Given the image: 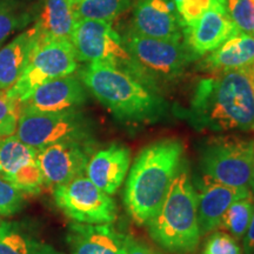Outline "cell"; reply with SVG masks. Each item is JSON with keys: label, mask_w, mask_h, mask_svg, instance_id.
Segmentation results:
<instances>
[{"label": "cell", "mask_w": 254, "mask_h": 254, "mask_svg": "<svg viewBox=\"0 0 254 254\" xmlns=\"http://www.w3.org/2000/svg\"><path fill=\"white\" fill-rule=\"evenodd\" d=\"M66 240L71 254H125L124 234L111 224L74 222L69 226Z\"/></svg>", "instance_id": "18"}, {"label": "cell", "mask_w": 254, "mask_h": 254, "mask_svg": "<svg viewBox=\"0 0 254 254\" xmlns=\"http://www.w3.org/2000/svg\"><path fill=\"white\" fill-rule=\"evenodd\" d=\"M238 30L228 17L225 4H215L194 24L183 27V43L195 60L218 49Z\"/></svg>", "instance_id": "14"}, {"label": "cell", "mask_w": 254, "mask_h": 254, "mask_svg": "<svg viewBox=\"0 0 254 254\" xmlns=\"http://www.w3.org/2000/svg\"><path fill=\"white\" fill-rule=\"evenodd\" d=\"M244 239V254H254V212Z\"/></svg>", "instance_id": "32"}, {"label": "cell", "mask_w": 254, "mask_h": 254, "mask_svg": "<svg viewBox=\"0 0 254 254\" xmlns=\"http://www.w3.org/2000/svg\"><path fill=\"white\" fill-rule=\"evenodd\" d=\"M0 254H60L32 234L26 225L0 220Z\"/></svg>", "instance_id": "22"}, {"label": "cell", "mask_w": 254, "mask_h": 254, "mask_svg": "<svg viewBox=\"0 0 254 254\" xmlns=\"http://www.w3.org/2000/svg\"><path fill=\"white\" fill-rule=\"evenodd\" d=\"M173 1H174V4H176V5H178V4H179V2H180V1H182V0H173Z\"/></svg>", "instance_id": "36"}, {"label": "cell", "mask_w": 254, "mask_h": 254, "mask_svg": "<svg viewBox=\"0 0 254 254\" xmlns=\"http://www.w3.org/2000/svg\"><path fill=\"white\" fill-rule=\"evenodd\" d=\"M215 4H224V0H182L177 5L183 27L190 26Z\"/></svg>", "instance_id": "30"}, {"label": "cell", "mask_w": 254, "mask_h": 254, "mask_svg": "<svg viewBox=\"0 0 254 254\" xmlns=\"http://www.w3.org/2000/svg\"><path fill=\"white\" fill-rule=\"evenodd\" d=\"M131 152L124 145L112 144L91 155L86 170V177L104 190L112 195L123 185L129 171Z\"/></svg>", "instance_id": "17"}, {"label": "cell", "mask_w": 254, "mask_h": 254, "mask_svg": "<svg viewBox=\"0 0 254 254\" xmlns=\"http://www.w3.org/2000/svg\"><path fill=\"white\" fill-rule=\"evenodd\" d=\"M146 225L152 239L170 252L187 253L198 247L201 234L196 192L185 167L180 168L159 211Z\"/></svg>", "instance_id": "4"}, {"label": "cell", "mask_w": 254, "mask_h": 254, "mask_svg": "<svg viewBox=\"0 0 254 254\" xmlns=\"http://www.w3.org/2000/svg\"><path fill=\"white\" fill-rule=\"evenodd\" d=\"M201 254H243L237 239L224 231H217L207 238Z\"/></svg>", "instance_id": "29"}, {"label": "cell", "mask_w": 254, "mask_h": 254, "mask_svg": "<svg viewBox=\"0 0 254 254\" xmlns=\"http://www.w3.org/2000/svg\"><path fill=\"white\" fill-rule=\"evenodd\" d=\"M254 212V199L252 194L233 202L221 219L219 228L239 240L245 237L252 220Z\"/></svg>", "instance_id": "25"}, {"label": "cell", "mask_w": 254, "mask_h": 254, "mask_svg": "<svg viewBox=\"0 0 254 254\" xmlns=\"http://www.w3.org/2000/svg\"><path fill=\"white\" fill-rule=\"evenodd\" d=\"M196 207L200 234L204 236L220 226L221 219L228 207L238 200L251 195L249 189H236L221 185L205 178L196 190Z\"/></svg>", "instance_id": "16"}, {"label": "cell", "mask_w": 254, "mask_h": 254, "mask_svg": "<svg viewBox=\"0 0 254 254\" xmlns=\"http://www.w3.org/2000/svg\"><path fill=\"white\" fill-rule=\"evenodd\" d=\"M252 82H253V87H254V64L252 65Z\"/></svg>", "instance_id": "34"}, {"label": "cell", "mask_w": 254, "mask_h": 254, "mask_svg": "<svg viewBox=\"0 0 254 254\" xmlns=\"http://www.w3.org/2000/svg\"><path fill=\"white\" fill-rule=\"evenodd\" d=\"M90 158L88 142L62 141L38 151V164L45 186L55 189L85 174Z\"/></svg>", "instance_id": "12"}, {"label": "cell", "mask_w": 254, "mask_h": 254, "mask_svg": "<svg viewBox=\"0 0 254 254\" xmlns=\"http://www.w3.org/2000/svg\"><path fill=\"white\" fill-rule=\"evenodd\" d=\"M254 155V140L224 136L208 141L200 157L205 178L221 185L249 189Z\"/></svg>", "instance_id": "8"}, {"label": "cell", "mask_w": 254, "mask_h": 254, "mask_svg": "<svg viewBox=\"0 0 254 254\" xmlns=\"http://www.w3.org/2000/svg\"><path fill=\"white\" fill-rule=\"evenodd\" d=\"M68 1H71L73 5H75V4H78V2L80 1V0H68Z\"/></svg>", "instance_id": "35"}, {"label": "cell", "mask_w": 254, "mask_h": 254, "mask_svg": "<svg viewBox=\"0 0 254 254\" xmlns=\"http://www.w3.org/2000/svg\"><path fill=\"white\" fill-rule=\"evenodd\" d=\"M56 205L73 221L87 225L112 224L117 204L85 174L53 189Z\"/></svg>", "instance_id": "10"}, {"label": "cell", "mask_w": 254, "mask_h": 254, "mask_svg": "<svg viewBox=\"0 0 254 254\" xmlns=\"http://www.w3.org/2000/svg\"><path fill=\"white\" fill-rule=\"evenodd\" d=\"M15 132L37 151L62 141L90 142L92 135L90 120L78 110L39 112L26 107H21Z\"/></svg>", "instance_id": "6"}, {"label": "cell", "mask_w": 254, "mask_h": 254, "mask_svg": "<svg viewBox=\"0 0 254 254\" xmlns=\"http://www.w3.org/2000/svg\"><path fill=\"white\" fill-rule=\"evenodd\" d=\"M85 85L74 75L53 79L40 85L21 107L39 112H64L77 110L87 100Z\"/></svg>", "instance_id": "15"}, {"label": "cell", "mask_w": 254, "mask_h": 254, "mask_svg": "<svg viewBox=\"0 0 254 254\" xmlns=\"http://www.w3.org/2000/svg\"><path fill=\"white\" fill-rule=\"evenodd\" d=\"M254 64V36L238 30L228 39L204 57L199 63L202 71L224 73L252 66Z\"/></svg>", "instance_id": "19"}, {"label": "cell", "mask_w": 254, "mask_h": 254, "mask_svg": "<svg viewBox=\"0 0 254 254\" xmlns=\"http://www.w3.org/2000/svg\"><path fill=\"white\" fill-rule=\"evenodd\" d=\"M253 36H254V28H253Z\"/></svg>", "instance_id": "37"}, {"label": "cell", "mask_w": 254, "mask_h": 254, "mask_svg": "<svg viewBox=\"0 0 254 254\" xmlns=\"http://www.w3.org/2000/svg\"><path fill=\"white\" fill-rule=\"evenodd\" d=\"M38 43L37 31L31 27L0 49V91L8 90L17 82Z\"/></svg>", "instance_id": "20"}, {"label": "cell", "mask_w": 254, "mask_h": 254, "mask_svg": "<svg viewBox=\"0 0 254 254\" xmlns=\"http://www.w3.org/2000/svg\"><path fill=\"white\" fill-rule=\"evenodd\" d=\"M71 43L79 62L106 64L134 77L131 56L125 49L122 36L110 21L80 19L73 30Z\"/></svg>", "instance_id": "9"}, {"label": "cell", "mask_w": 254, "mask_h": 254, "mask_svg": "<svg viewBox=\"0 0 254 254\" xmlns=\"http://www.w3.org/2000/svg\"><path fill=\"white\" fill-rule=\"evenodd\" d=\"M21 104L0 92V138L9 136L17 131Z\"/></svg>", "instance_id": "27"}, {"label": "cell", "mask_w": 254, "mask_h": 254, "mask_svg": "<svg viewBox=\"0 0 254 254\" xmlns=\"http://www.w3.org/2000/svg\"><path fill=\"white\" fill-rule=\"evenodd\" d=\"M189 116L198 129L254 131L252 66L201 79L190 99Z\"/></svg>", "instance_id": "1"}, {"label": "cell", "mask_w": 254, "mask_h": 254, "mask_svg": "<svg viewBox=\"0 0 254 254\" xmlns=\"http://www.w3.org/2000/svg\"><path fill=\"white\" fill-rule=\"evenodd\" d=\"M250 186L254 193V155H253V164H252V173H251V179H250Z\"/></svg>", "instance_id": "33"}, {"label": "cell", "mask_w": 254, "mask_h": 254, "mask_svg": "<svg viewBox=\"0 0 254 254\" xmlns=\"http://www.w3.org/2000/svg\"><path fill=\"white\" fill-rule=\"evenodd\" d=\"M77 67V55L71 41L39 40L23 74L5 92L9 98L24 104L40 85L72 74Z\"/></svg>", "instance_id": "7"}, {"label": "cell", "mask_w": 254, "mask_h": 254, "mask_svg": "<svg viewBox=\"0 0 254 254\" xmlns=\"http://www.w3.org/2000/svg\"><path fill=\"white\" fill-rule=\"evenodd\" d=\"M0 176L24 194L37 195L45 187L38 164V151L17 135L5 136L0 140Z\"/></svg>", "instance_id": "11"}, {"label": "cell", "mask_w": 254, "mask_h": 254, "mask_svg": "<svg viewBox=\"0 0 254 254\" xmlns=\"http://www.w3.org/2000/svg\"><path fill=\"white\" fill-rule=\"evenodd\" d=\"M134 64V77L157 91L159 84L177 80L193 62L183 41L151 39L127 31L122 37Z\"/></svg>", "instance_id": "5"}, {"label": "cell", "mask_w": 254, "mask_h": 254, "mask_svg": "<svg viewBox=\"0 0 254 254\" xmlns=\"http://www.w3.org/2000/svg\"><path fill=\"white\" fill-rule=\"evenodd\" d=\"M24 193L13 184L0 176V217L12 215L23 208Z\"/></svg>", "instance_id": "28"}, {"label": "cell", "mask_w": 254, "mask_h": 254, "mask_svg": "<svg viewBox=\"0 0 254 254\" xmlns=\"http://www.w3.org/2000/svg\"><path fill=\"white\" fill-rule=\"evenodd\" d=\"M37 13L27 0H0V45L9 36L28 26Z\"/></svg>", "instance_id": "23"}, {"label": "cell", "mask_w": 254, "mask_h": 254, "mask_svg": "<svg viewBox=\"0 0 254 254\" xmlns=\"http://www.w3.org/2000/svg\"><path fill=\"white\" fill-rule=\"evenodd\" d=\"M183 160L184 146L177 139L152 142L136 155L124 190V204L133 221L146 225L154 217Z\"/></svg>", "instance_id": "2"}, {"label": "cell", "mask_w": 254, "mask_h": 254, "mask_svg": "<svg viewBox=\"0 0 254 254\" xmlns=\"http://www.w3.org/2000/svg\"><path fill=\"white\" fill-rule=\"evenodd\" d=\"M129 31L151 39L183 41V24L173 0H136Z\"/></svg>", "instance_id": "13"}, {"label": "cell", "mask_w": 254, "mask_h": 254, "mask_svg": "<svg viewBox=\"0 0 254 254\" xmlns=\"http://www.w3.org/2000/svg\"><path fill=\"white\" fill-rule=\"evenodd\" d=\"M131 6V0H80L74 5L75 17L112 23Z\"/></svg>", "instance_id": "24"}, {"label": "cell", "mask_w": 254, "mask_h": 254, "mask_svg": "<svg viewBox=\"0 0 254 254\" xmlns=\"http://www.w3.org/2000/svg\"><path fill=\"white\" fill-rule=\"evenodd\" d=\"M124 250H125V254H155L144 243L125 234H124Z\"/></svg>", "instance_id": "31"}, {"label": "cell", "mask_w": 254, "mask_h": 254, "mask_svg": "<svg viewBox=\"0 0 254 254\" xmlns=\"http://www.w3.org/2000/svg\"><path fill=\"white\" fill-rule=\"evenodd\" d=\"M78 19L68 0H45L38 9L34 30L39 40H69Z\"/></svg>", "instance_id": "21"}, {"label": "cell", "mask_w": 254, "mask_h": 254, "mask_svg": "<svg viewBox=\"0 0 254 254\" xmlns=\"http://www.w3.org/2000/svg\"><path fill=\"white\" fill-rule=\"evenodd\" d=\"M80 79L114 118L123 123H154L166 112L167 105L157 91L114 66L88 64L81 71Z\"/></svg>", "instance_id": "3"}, {"label": "cell", "mask_w": 254, "mask_h": 254, "mask_svg": "<svg viewBox=\"0 0 254 254\" xmlns=\"http://www.w3.org/2000/svg\"><path fill=\"white\" fill-rule=\"evenodd\" d=\"M225 9L240 31L253 34L254 0H224Z\"/></svg>", "instance_id": "26"}]
</instances>
